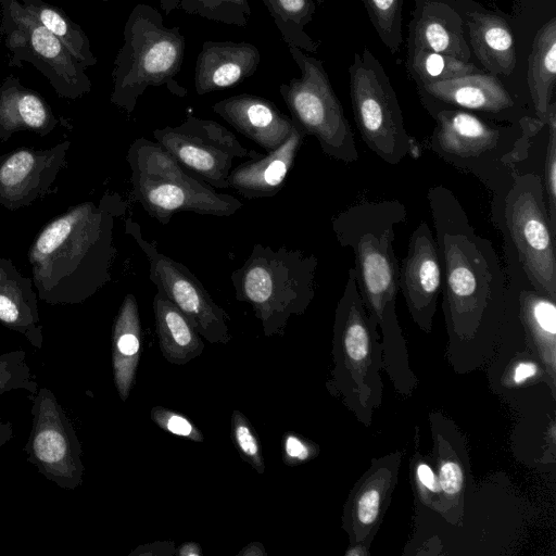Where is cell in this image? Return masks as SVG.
Wrapping results in <instances>:
<instances>
[{
	"label": "cell",
	"instance_id": "obj_1",
	"mask_svg": "<svg viewBox=\"0 0 556 556\" xmlns=\"http://www.w3.org/2000/svg\"><path fill=\"white\" fill-rule=\"evenodd\" d=\"M443 270V309L450 331L472 338L504 320L506 275L492 242L479 233L454 192L428 189Z\"/></svg>",
	"mask_w": 556,
	"mask_h": 556
},
{
	"label": "cell",
	"instance_id": "obj_2",
	"mask_svg": "<svg viewBox=\"0 0 556 556\" xmlns=\"http://www.w3.org/2000/svg\"><path fill=\"white\" fill-rule=\"evenodd\" d=\"M125 208L118 194L105 193L97 203L71 206L41 228L28 251L39 300L80 304L111 281L114 223Z\"/></svg>",
	"mask_w": 556,
	"mask_h": 556
},
{
	"label": "cell",
	"instance_id": "obj_3",
	"mask_svg": "<svg viewBox=\"0 0 556 556\" xmlns=\"http://www.w3.org/2000/svg\"><path fill=\"white\" fill-rule=\"evenodd\" d=\"M406 220L402 202L383 200L353 204L331 222L338 243L353 252L358 291L369 316L381 328L382 351L388 356L406 350L395 313L400 264L393 248L395 227Z\"/></svg>",
	"mask_w": 556,
	"mask_h": 556
},
{
	"label": "cell",
	"instance_id": "obj_4",
	"mask_svg": "<svg viewBox=\"0 0 556 556\" xmlns=\"http://www.w3.org/2000/svg\"><path fill=\"white\" fill-rule=\"evenodd\" d=\"M430 114L435 121L430 150L479 179L492 192V202L506 192L518 165L529 156L534 138L545 126L533 115L498 124L459 109Z\"/></svg>",
	"mask_w": 556,
	"mask_h": 556
},
{
	"label": "cell",
	"instance_id": "obj_5",
	"mask_svg": "<svg viewBox=\"0 0 556 556\" xmlns=\"http://www.w3.org/2000/svg\"><path fill=\"white\" fill-rule=\"evenodd\" d=\"M185 50L186 39L179 26L167 27L154 7L135 5L113 64L111 103L131 114L148 88L161 86L174 96L185 97L187 89L175 79Z\"/></svg>",
	"mask_w": 556,
	"mask_h": 556
},
{
	"label": "cell",
	"instance_id": "obj_6",
	"mask_svg": "<svg viewBox=\"0 0 556 556\" xmlns=\"http://www.w3.org/2000/svg\"><path fill=\"white\" fill-rule=\"evenodd\" d=\"M317 266L312 253L256 243L230 279L236 299L251 305L265 336L271 337L282 334L290 318L308 308Z\"/></svg>",
	"mask_w": 556,
	"mask_h": 556
},
{
	"label": "cell",
	"instance_id": "obj_7",
	"mask_svg": "<svg viewBox=\"0 0 556 556\" xmlns=\"http://www.w3.org/2000/svg\"><path fill=\"white\" fill-rule=\"evenodd\" d=\"M126 161L135 200L161 225H167L176 213L229 217L242 207L239 199L216 192L156 141L135 139Z\"/></svg>",
	"mask_w": 556,
	"mask_h": 556
},
{
	"label": "cell",
	"instance_id": "obj_8",
	"mask_svg": "<svg viewBox=\"0 0 556 556\" xmlns=\"http://www.w3.org/2000/svg\"><path fill=\"white\" fill-rule=\"evenodd\" d=\"M334 390L364 422L381 402L382 345L377 323L369 316L354 268L338 301L333 325Z\"/></svg>",
	"mask_w": 556,
	"mask_h": 556
},
{
	"label": "cell",
	"instance_id": "obj_9",
	"mask_svg": "<svg viewBox=\"0 0 556 556\" xmlns=\"http://www.w3.org/2000/svg\"><path fill=\"white\" fill-rule=\"evenodd\" d=\"M492 220L514 247L532 286L556 301V233L551 228L542 176L517 170Z\"/></svg>",
	"mask_w": 556,
	"mask_h": 556
},
{
	"label": "cell",
	"instance_id": "obj_10",
	"mask_svg": "<svg viewBox=\"0 0 556 556\" xmlns=\"http://www.w3.org/2000/svg\"><path fill=\"white\" fill-rule=\"evenodd\" d=\"M349 87L354 121L371 152L395 165L417 150L415 140L405 129L390 78L366 47L353 54Z\"/></svg>",
	"mask_w": 556,
	"mask_h": 556
},
{
	"label": "cell",
	"instance_id": "obj_11",
	"mask_svg": "<svg viewBox=\"0 0 556 556\" xmlns=\"http://www.w3.org/2000/svg\"><path fill=\"white\" fill-rule=\"evenodd\" d=\"M300 77L279 86L291 118L316 138L323 152L344 163L358 160L354 135L320 60L289 47Z\"/></svg>",
	"mask_w": 556,
	"mask_h": 556
},
{
	"label": "cell",
	"instance_id": "obj_12",
	"mask_svg": "<svg viewBox=\"0 0 556 556\" xmlns=\"http://www.w3.org/2000/svg\"><path fill=\"white\" fill-rule=\"evenodd\" d=\"M0 34L11 52L9 66L30 63L55 93L75 100L89 93L91 80L85 67L18 0H0Z\"/></svg>",
	"mask_w": 556,
	"mask_h": 556
},
{
	"label": "cell",
	"instance_id": "obj_13",
	"mask_svg": "<svg viewBox=\"0 0 556 556\" xmlns=\"http://www.w3.org/2000/svg\"><path fill=\"white\" fill-rule=\"evenodd\" d=\"M152 136L188 172L217 189L229 188L235 159H256L263 154L242 146L218 122L192 115L177 126L154 129Z\"/></svg>",
	"mask_w": 556,
	"mask_h": 556
},
{
	"label": "cell",
	"instance_id": "obj_14",
	"mask_svg": "<svg viewBox=\"0 0 556 556\" xmlns=\"http://www.w3.org/2000/svg\"><path fill=\"white\" fill-rule=\"evenodd\" d=\"M30 414L31 429L24 447L27 460L58 486L79 488L85 472L81 444L55 394L46 387L37 390Z\"/></svg>",
	"mask_w": 556,
	"mask_h": 556
},
{
	"label": "cell",
	"instance_id": "obj_15",
	"mask_svg": "<svg viewBox=\"0 0 556 556\" xmlns=\"http://www.w3.org/2000/svg\"><path fill=\"white\" fill-rule=\"evenodd\" d=\"M125 232L134 238L149 261V277L210 343L226 344L231 336L225 311L215 303L198 277L184 264L160 252L146 240L141 227L130 217Z\"/></svg>",
	"mask_w": 556,
	"mask_h": 556
},
{
	"label": "cell",
	"instance_id": "obj_16",
	"mask_svg": "<svg viewBox=\"0 0 556 556\" xmlns=\"http://www.w3.org/2000/svg\"><path fill=\"white\" fill-rule=\"evenodd\" d=\"M443 287V270L434 235L422 220L410 235L399 267V291L417 326L430 331Z\"/></svg>",
	"mask_w": 556,
	"mask_h": 556
},
{
	"label": "cell",
	"instance_id": "obj_17",
	"mask_svg": "<svg viewBox=\"0 0 556 556\" xmlns=\"http://www.w3.org/2000/svg\"><path fill=\"white\" fill-rule=\"evenodd\" d=\"M68 140L48 149L21 148L0 156V205L15 211L43 198L66 165Z\"/></svg>",
	"mask_w": 556,
	"mask_h": 556
},
{
	"label": "cell",
	"instance_id": "obj_18",
	"mask_svg": "<svg viewBox=\"0 0 556 556\" xmlns=\"http://www.w3.org/2000/svg\"><path fill=\"white\" fill-rule=\"evenodd\" d=\"M425 105L430 113L442 109H459L485 114L508 123L526 116L517 110V103L496 75L475 73L453 79L418 86ZM534 116V115H533Z\"/></svg>",
	"mask_w": 556,
	"mask_h": 556
},
{
	"label": "cell",
	"instance_id": "obj_19",
	"mask_svg": "<svg viewBox=\"0 0 556 556\" xmlns=\"http://www.w3.org/2000/svg\"><path fill=\"white\" fill-rule=\"evenodd\" d=\"M213 111L242 136L258 144L265 152L280 147L290 136L293 122L270 100L240 93L223 99Z\"/></svg>",
	"mask_w": 556,
	"mask_h": 556
},
{
	"label": "cell",
	"instance_id": "obj_20",
	"mask_svg": "<svg viewBox=\"0 0 556 556\" xmlns=\"http://www.w3.org/2000/svg\"><path fill=\"white\" fill-rule=\"evenodd\" d=\"M407 51L427 50L469 62L464 21L448 0H415Z\"/></svg>",
	"mask_w": 556,
	"mask_h": 556
},
{
	"label": "cell",
	"instance_id": "obj_21",
	"mask_svg": "<svg viewBox=\"0 0 556 556\" xmlns=\"http://www.w3.org/2000/svg\"><path fill=\"white\" fill-rule=\"evenodd\" d=\"M260 62V50L251 42L204 41L194 66L195 92L231 88L253 76Z\"/></svg>",
	"mask_w": 556,
	"mask_h": 556
},
{
	"label": "cell",
	"instance_id": "obj_22",
	"mask_svg": "<svg viewBox=\"0 0 556 556\" xmlns=\"http://www.w3.org/2000/svg\"><path fill=\"white\" fill-rule=\"evenodd\" d=\"M293 126L288 139L276 150L260 157L248 159L231 169L228 184L249 200L275 197L285 186L295 157L307 136L292 119Z\"/></svg>",
	"mask_w": 556,
	"mask_h": 556
},
{
	"label": "cell",
	"instance_id": "obj_23",
	"mask_svg": "<svg viewBox=\"0 0 556 556\" xmlns=\"http://www.w3.org/2000/svg\"><path fill=\"white\" fill-rule=\"evenodd\" d=\"M37 302L33 279L23 276L11 260L0 257V324L41 349L43 327Z\"/></svg>",
	"mask_w": 556,
	"mask_h": 556
},
{
	"label": "cell",
	"instance_id": "obj_24",
	"mask_svg": "<svg viewBox=\"0 0 556 556\" xmlns=\"http://www.w3.org/2000/svg\"><path fill=\"white\" fill-rule=\"evenodd\" d=\"M58 125L52 109L35 90L25 87L18 77L9 75L0 84V141L17 131L49 135Z\"/></svg>",
	"mask_w": 556,
	"mask_h": 556
},
{
	"label": "cell",
	"instance_id": "obj_25",
	"mask_svg": "<svg viewBox=\"0 0 556 556\" xmlns=\"http://www.w3.org/2000/svg\"><path fill=\"white\" fill-rule=\"evenodd\" d=\"M397 463L391 460L366 473L356 485L346 503L344 522L346 531L355 542H364L378 527L384 505L396 481Z\"/></svg>",
	"mask_w": 556,
	"mask_h": 556
},
{
	"label": "cell",
	"instance_id": "obj_26",
	"mask_svg": "<svg viewBox=\"0 0 556 556\" xmlns=\"http://www.w3.org/2000/svg\"><path fill=\"white\" fill-rule=\"evenodd\" d=\"M469 31L472 52L493 75L509 76L517 63L515 40L507 22L501 16L472 11L463 18Z\"/></svg>",
	"mask_w": 556,
	"mask_h": 556
},
{
	"label": "cell",
	"instance_id": "obj_27",
	"mask_svg": "<svg viewBox=\"0 0 556 556\" xmlns=\"http://www.w3.org/2000/svg\"><path fill=\"white\" fill-rule=\"evenodd\" d=\"M141 325L137 299L125 295L112 328V366L114 384L125 402L136 379L140 357Z\"/></svg>",
	"mask_w": 556,
	"mask_h": 556
},
{
	"label": "cell",
	"instance_id": "obj_28",
	"mask_svg": "<svg viewBox=\"0 0 556 556\" xmlns=\"http://www.w3.org/2000/svg\"><path fill=\"white\" fill-rule=\"evenodd\" d=\"M156 333L164 358L185 365L199 357L204 343L188 318L161 292L153 298Z\"/></svg>",
	"mask_w": 556,
	"mask_h": 556
},
{
	"label": "cell",
	"instance_id": "obj_29",
	"mask_svg": "<svg viewBox=\"0 0 556 556\" xmlns=\"http://www.w3.org/2000/svg\"><path fill=\"white\" fill-rule=\"evenodd\" d=\"M556 80V17L549 18L535 34L528 58L527 83L534 116L546 123Z\"/></svg>",
	"mask_w": 556,
	"mask_h": 556
},
{
	"label": "cell",
	"instance_id": "obj_30",
	"mask_svg": "<svg viewBox=\"0 0 556 556\" xmlns=\"http://www.w3.org/2000/svg\"><path fill=\"white\" fill-rule=\"evenodd\" d=\"M22 4L64 45L85 68L97 64V58L91 51L88 36L62 9L43 0H22Z\"/></svg>",
	"mask_w": 556,
	"mask_h": 556
},
{
	"label": "cell",
	"instance_id": "obj_31",
	"mask_svg": "<svg viewBox=\"0 0 556 556\" xmlns=\"http://www.w3.org/2000/svg\"><path fill=\"white\" fill-rule=\"evenodd\" d=\"M267 8L282 40L288 47L315 53L319 43L304 27L312 22L316 4L313 0H261Z\"/></svg>",
	"mask_w": 556,
	"mask_h": 556
},
{
	"label": "cell",
	"instance_id": "obj_32",
	"mask_svg": "<svg viewBox=\"0 0 556 556\" xmlns=\"http://www.w3.org/2000/svg\"><path fill=\"white\" fill-rule=\"evenodd\" d=\"M407 68L418 86L481 72L471 62L427 50L407 51Z\"/></svg>",
	"mask_w": 556,
	"mask_h": 556
},
{
	"label": "cell",
	"instance_id": "obj_33",
	"mask_svg": "<svg viewBox=\"0 0 556 556\" xmlns=\"http://www.w3.org/2000/svg\"><path fill=\"white\" fill-rule=\"evenodd\" d=\"M159 2L166 15L180 10L190 15L239 27L248 26L252 14L249 0H159Z\"/></svg>",
	"mask_w": 556,
	"mask_h": 556
},
{
	"label": "cell",
	"instance_id": "obj_34",
	"mask_svg": "<svg viewBox=\"0 0 556 556\" xmlns=\"http://www.w3.org/2000/svg\"><path fill=\"white\" fill-rule=\"evenodd\" d=\"M382 43L395 54L402 42L403 0H362Z\"/></svg>",
	"mask_w": 556,
	"mask_h": 556
},
{
	"label": "cell",
	"instance_id": "obj_35",
	"mask_svg": "<svg viewBox=\"0 0 556 556\" xmlns=\"http://www.w3.org/2000/svg\"><path fill=\"white\" fill-rule=\"evenodd\" d=\"M24 390L35 394L38 384L27 363V353L15 350L0 355V395Z\"/></svg>",
	"mask_w": 556,
	"mask_h": 556
},
{
	"label": "cell",
	"instance_id": "obj_36",
	"mask_svg": "<svg viewBox=\"0 0 556 556\" xmlns=\"http://www.w3.org/2000/svg\"><path fill=\"white\" fill-rule=\"evenodd\" d=\"M547 144L544 159L543 187L552 230L556 233V102L549 104L546 123Z\"/></svg>",
	"mask_w": 556,
	"mask_h": 556
},
{
	"label": "cell",
	"instance_id": "obj_37",
	"mask_svg": "<svg viewBox=\"0 0 556 556\" xmlns=\"http://www.w3.org/2000/svg\"><path fill=\"white\" fill-rule=\"evenodd\" d=\"M231 434L242 456L258 473L265 471V463L257 435L249 419L239 410L231 416Z\"/></svg>",
	"mask_w": 556,
	"mask_h": 556
},
{
	"label": "cell",
	"instance_id": "obj_38",
	"mask_svg": "<svg viewBox=\"0 0 556 556\" xmlns=\"http://www.w3.org/2000/svg\"><path fill=\"white\" fill-rule=\"evenodd\" d=\"M151 418L160 428L174 435L184 437L195 442L204 441V437L198 427L180 414L162 406H155L151 409Z\"/></svg>",
	"mask_w": 556,
	"mask_h": 556
},
{
	"label": "cell",
	"instance_id": "obj_39",
	"mask_svg": "<svg viewBox=\"0 0 556 556\" xmlns=\"http://www.w3.org/2000/svg\"><path fill=\"white\" fill-rule=\"evenodd\" d=\"M438 483L446 497L457 496L464 485L463 468L457 460L443 459L439 465Z\"/></svg>",
	"mask_w": 556,
	"mask_h": 556
},
{
	"label": "cell",
	"instance_id": "obj_40",
	"mask_svg": "<svg viewBox=\"0 0 556 556\" xmlns=\"http://www.w3.org/2000/svg\"><path fill=\"white\" fill-rule=\"evenodd\" d=\"M283 462L298 465L309 460L316 453L315 447L294 433H287L282 440Z\"/></svg>",
	"mask_w": 556,
	"mask_h": 556
},
{
	"label": "cell",
	"instance_id": "obj_41",
	"mask_svg": "<svg viewBox=\"0 0 556 556\" xmlns=\"http://www.w3.org/2000/svg\"><path fill=\"white\" fill-rule=\"evenodd\" d=\"M416 477L419 484L430 493L438 494L440 492L438 477L432 468L426 463H419L416 467Z\"/></svg>",
	"mask_w": 556,
	"mask_h": 556
},
{
	"label": "cell",
	"instance_id": "obj_42",
	"mask_svg": "<svg viewBox=\"0 0 556 556\" xmlns=\"http://www.w3.org/2000/svg\"><path fill=\"white\" fill-rule=\"evenodd\" d=\"M538 374V366L532 362H522L514 369V382L517 384L523 383Z\"/></svg>",
	"mask_w": 556,
	"mask_h": 556
},
{
	"label": "cell",
	"instance_id": "obj_43",
	"mask_svg": "<svg viewBox=\"0 0 556 556\" xmlns=\"http://www.w3.org/2000/svg\"><path fill=\"white\" fill-rule=\"evenodd\" d=\"M175 554L179 556H200L202 554V549L197 543H185L175 552Z\"/></svg>",
	"mask_w": 556,
	"mask_h": 556
},
{
	"label": "cell",
	"instance_id": "obj_44",
	"mask_svg": "<svg viewBox=\"0 0 556 556\" xmlns=\"http://www.w3.org/2000/svg\"><path fill=\"white\" fill-rule=\"evenodd\" d=\"M13 437V427L11 422L4 421L0 417V447L7 444Z\"/></svg>",
	"mask_w": 556,
	"mask_h": 556
},
{
	"label": "cell",
	"instance_id": "obj_45",
	"mask_svg": "<svg viewBox=\"0 0 556 556\" xmlns=\"http://www.w3.org/2000/svg\"><path fill=\"white\" fill-rule=\"evenodd\" d=\"M265 554L263 546L256 542L249 544L239 553L242 556H263Z\"/></svg>",
	"mask_w": 556,
	"mask_h": 556
},
{
	"label": "cell",
	"instance_id": "obj_46",
	"mask_svg": "<svg viewBox=\"0 0 556 556\" xmlns=\"http://www.w3.org/2000/svg\"><path fill=\"white\" fill-rule=\"evenodd\" d=\"M2 41V37H1V34H0V42Z\"/></svg>",
	"mask_w": 556,
	"mask_h": 556
},
{
	"label": "cell",
	"instance_id": "obj_47",
	"mask_svg": "<svg viewBox=\"0 0 556 556\" xmlns=\"http://www.w3.org/2000/svg\"><path fill=\"white\" fill-rule=\"evenodd\" d=\"M103 1H109V0H103Z\"/></svg>",
	"mask_w": 556,
	"mask_h": 556
},
{
	"label": "cell",
	"instance_id": "obj_48",
	"mask_svg": "<svg viewBox=\"0 0 556 556\" xmlns=\"http://www.w3.org/2000/svg\"><path fill=\"white\" fill-rule=\"evenodd\" d=\"M319 1H323V0H319Z\"/></svg>",
	"mask_w": 556,
	"mask_h": 556
}]
</instances>
